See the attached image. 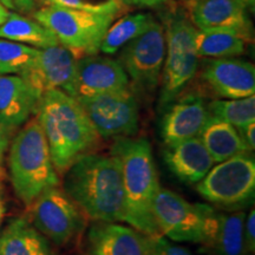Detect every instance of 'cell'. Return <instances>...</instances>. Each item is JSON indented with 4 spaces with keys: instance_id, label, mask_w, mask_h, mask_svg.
<instances>
[{
    "instance_id": "8",
    "label": "cell",
    "mask_w": 255,
    "mask_h": 255,
    "mask_svg": "<svg viewBox=\"0 0 255 255\" xmlns=\"http://www.w3.org/2000/svg\"><path fill=\"white\" fill-rule=\"evenodd\" d=\"M214 210L203 203H190L165 188H159L154 200V216L159 232L176 242L206 244Z\"/></svg>"
},
{
    "instance_id": "19",
    "label": "cell",
    "mask_w": 255,
    "mask_h": 255,
    "mask_svg": "<svg viewBox=\"0 0 255 255\" xmlns=\"http://www.w3.org/2000/svg\"><path fill=\"white\" fill-rule=\"evenodd\" d=\"M163 156L169 170L189 184L200 182L215 163L199 137L167 145Z\"/></svg>"
},
{
    "instance_id": "27",
    "label": "cell",
    "mask_w": 255,
    "mask_h": 255,
    "mask_svg": "<svg viewBox=\"0 0 255 255\" xmlns=\"http://www.w3.org/2000/svg\"><path fill=\"white\" fill-rule=\"evenodd\" d=\"M36 47L0 38V75L20 76L38 55Z\"/></svg>"
},
{
    "instance_id": "20",
    "label": "cell",
    "mask_w": 255,
    "mask_h": 255,
    "mask_svg": "<svg viewBox=\"0 0 255 255\" xmlns=\"http://www.w3.org/2000/svg\"><path fill=\"white\" fill-rule=\"evenodd\" d=\"M246 214L244 212L218 213L214 210L210 219L207 246L212 247L216 255H245L244 226Z\"/></svg>"
},
{
    "instance_id": "36",
    "label": "cell",
    "mask_w": 255,
    "mask_h": 255,
    "mask_svg": "<svg viewBox=\"0 0 255 255\" xmlns=\"http://www.w3.org/2000/svg\"><path fill=\"white\" fill-rule=\"evenodd\" d=\"M1 2H2V4H4L8 9H15L14 0H1Z\"/></svg>"
},
{
    "instance_id": "9",
    "label": "cell",
    "mask_w": 255,
    "mask_h": 255,
    "mask_svg": "<svg viewBox=\"0 0 255 255\" xmlns=\"http://www.w3.org/2000/svg\"><path fill=\"white\" fill-rule=\"evenodd\" d=\"M78 102L102 137L120 138L138 131V104L129 89L78 98Z\"/></svg>"
},
{
    "instance_id": "6",
    "label": "cell",
    "mask_w": 255,
    "mask_h": 255,
    "mask_svg": "<svg viewBox=\"0 0 255 255\" xmlns=\"http://www.w3.org/2000/svg\"><path fill=\"white\" fill-rule=\"evenodd\" d=\"M165 58L162 69L161 101L168 107L195 76L199 66L194 37L196 28L187 17L174 13L165 24Z\"/></svg>"
},
{
    "instance_id": "5",
    "label": "cell",
    "mask_w": 255,
    "mask_h": 255,
    "mask_svg": "<svg viewBox=\"0 0 255 255\" xmlns=\"http://www.w3.org/2000/svg\"><path fill=\"white\" fill-rule=\"evenodd\" d=\"M117 14L85 9L43 6L33 18L55 34L59 45L76 59L100 52L103 38Z\"/></svg>"
},
{
    "instance_id": "17",
    "label": "cell",
    "mask_w": 255,
    "mask_h": 255,
    "mask_svg": "<svg viewBox=\"0 0 255 255\" xmlns=\"http://www.w3.org/2000/svg\"><path fill=\"white\" fill-rule=\"evenodd\" d=\"M209 113L203 98L190 94L180 98L165 113L161 135L167 145L197 137L205 126Z\"/></svg>"
},
{
    "instance_id": "21",
    "label": "cell",
    "mask_w": 255,
    "mask_h": 255,
    "mask_svg": "<svg viewBox=\"0 0 255 255\" xmlns=\"http://www.w3.org/2000/svg\"><path fill=\"white\" fill-rule=\"evenodd\" d=\"M197 137L206 146L215 163H220L242 152H251L237 128L212 115L208 116Z\"/></svg>"
},
{
    "instance_id": "26",
    "label": "cell",
    "mask_w": 255,
    "mask_h": 255,
    "mask_svg": "<svg viewBox=\"0 0 255 255\" xmlns=\"http://www.w3.org/2000/svg\"><path fill=\"white\" fill-rule=\"evenodd\" d=\"M208 113L216 119L238 128L255 122V96L237 100H216L207 105Z\"/></svg>"
},
{
    "instance_id": "34",
    "label": "cell",
    "mask_w": 255,
    "mask_h": 255,
    "mask_svg": "<svg viewBox=\"0 0 255 255\" xmlns=\"http://www.w3.org/2000/svg\"><path fill=\"white\" fill-rule=\"evenodd\" d=\"M168 0H131V4H136L139 6H157L164 4Z\"/></svg>"
},
{
    "instance_id": "14",
    "label": "cell",
    "mask_w": 255,
    "mask_h": 255,
    "mask_svg": "<svg viewBox=\"0 0 255 255\" xmlns=\"http://www.w3.org/2000/svg\"><path fill=\"white\" fill-rule=\"evenodd\" d=\"M245 0H190L189 20L200 31H233L248 39L252 24Z\"/></svg>"
},
{
    "instance_id": "11",
    "label": "cell",
    "mask_w": 255,
    "mask_h": 255,
    "mask_svg": "<svg viewBox=\"0 0 255 255\" xmlns=\"http://www.w3.org/2000/svg\"><path fill=\"white\" fill-rule=\"evenodd\" d=\"M164 58V27L154 20L148 30L124 46L121 64L135 84L145 90H154L161 79Z\"/></svg>"
},
{
    "instance_id": "37",
    "label": "cell",
    "mask_w": 255,
    "mask_h": 255,
    "mask_svg": "<svg viewBox=\"0 0 255 255\" xmlns=\"http://www.w3.org/2000/svg\"><path fill=\"white\" fill-rule=\"evenodd\" d=\"M245 2H246L248 8H251L252 11H254V7H255V0H245Z\"/></svg>"
},
{
    "instance_id": "4",
    "label": "cell",
    "mask_w": 255,
    "mask_h": 255,
    "mask_svg": "<svg viewBox=\"0 0 255 255\" xmlns=\"http://www.w3.org/2000/svg\"><path fill=\"white\" fill-rule=\"evenodd\" d=\"M8 167L15 194L27 206L43 191L58 187V175L37 117L14 137L9 149Z\"/></svg>"
},
{
    "instance_id": "3",
    "label": "cell",
    "mask_w": 255,
    "mask_h": 255,
    "mask_svg": "<svg viewBox=\"0 0 255 255\" xmlns=\"http://www.w3.org/2000/svg\"><path fill=\"white\" fill-rule=\"evenodd\" d=\"M111 155L119 159L123 184V221L149 238L161 237L154 216L159 190L150 143L144 138L120 137Z\"/></svg>"
},
{
    "instance_id": "13",
    "label": "cell",
    "mask_w": 255,
    "mask_h": 255,
    "mask_svg": "<svg viewBox=\"0 0 255 255\" xmlns=\"http://www.w3.org/2000/svg\"><path fill=\"white\" fill-rule=\"evenodd\" d=\"M129 77L121 62L109 57L85 56L76 62L73 97H92L107 92L124 90Z\"/></svg>"
},
{
    "instance_id": "18",
    "label": "cell",
    "mask_w": 255,
    "mask_h": 255,
    "mask_svg": "<svg viewBox=\"0 0 255 255\" xmlns=\"http://www.w3.org/2000/svg\"><path fill=\"white\" fill-rule=\"evenodd\" d=\"M40 96L23 77L0 75V124L7 131L23 126L36 114Z\"/></svg>"
},
{
    "instance_id": "7",
    "label": "cell",
    "mask_w": 255,
    "mask_h": 255,
    "mask_svg": "<svg viewBox=\"0 0 255 255\" xmlns=\"http://www.w3.org/2000/svg\"><path fill=\"white\" fill-rule=\"evenodd\" d=\"M196 189L203 199L226 209L250 205L255 193V162L251 152H242L213 165Z\"/></svg>"
},
{
    "instance_id": "12",
    "label": "cell",
    "mask_w": 255,
    "mask_h": 255,
    "mask_svg": "<svg viewBox=\"0 0 255 255\" xmlns=\"http://www.w3.org/2000/svg\"><path fill=\"white\" fill-rule=\"evenodd\" d=\"M75 56L62 45L38 50V55L20 77L41 96L49 90H62L73 95L76 76Z\"/></svg>"
},
{
    "instance_id": "28",
    "label": "cell",
    "mask_w": 255,
    "mask_h": 255,
    "mask_svg": "<svg viewBox=\"0 0 255 255\" xmlns=\"http://www.w3.org/2000/svg\"><path fill=\"white\" fill-rule=\"evenodd\" d=\"M39 2L43 6L85 9V11L114 14H119L121 9L123 8V4L120 0H104L100 2L90 1V0H39Z\"/></svg>"
},
{
    "instance_id": "25",
    "label": "cell",
    "mask_w": 255,
    "mask_h": 255,
    "mask_svg": "<svg viewBox=\"0 0 255 255\" xmlns=\"http://www.w3.org/2000/svg\"><path fill=\"white\" fill-rule=\"evenodd\" d=\"M154 20L155 18L150 13L126 15L115 24L110 25L102 41L100 51L105 55H114L132 39L141 36L143 32L148 30Z\"/></svg>"
},
{
    "instance_id": "33",
    "label": "cell",
    "mask_w": 255,
    "mask_h": 255,
    "mask_svg": "<svg viewBox=\"0 0 255 255\" xmlns=\"http://www.w3.org/2000/svg\"><path fill=\"white\" fill-rule=\"evenodd\" d=\"M8 146V131L0 124V163L4 159L6 149Z\"/></svg>"
},
{
    "instance_id": "39",
    "label": "cell",
    "mask_w": 255,
    "mask_h": 255,
    "mask_svg": "<svg viewBox=\"0 0 255 255\" xmlns=\"http://www.w3.org/2000/svg\"><path fill=\"white\" fill-rule=\"evenodd\" d=\"M122 4H131V0H120Z\"/></svg>"
},
{
    "instance_id": "35",
    "label": "cell",
    "mask_w": 255,
    "mask_h": 255,
    "mask_svg": "<svg viewBox=\"0 0 255 255\" xmlns=\"http://www.w3.org/2000/svg\"><path fill=\"white\" fill-rule=\"evenodd\" d=\"M9 12L11 11H9V9L6 7L4 4H2L1 0H0V25H1L6 20V19H7Z\"/></svg>"
},
{
    "instance_id": "31",
    "label": "cell",
    "mask_w": 255,
    "mask_h": 255,
    "mask_svg": "<svg viewBox=\"0 0 255 255\" xmlns=\"http://www.w3.org/2000/svg\"><path fill=\"white\" fill-rule=\"evenodd\" d=\"M238 131L240 133L241 138L246 143L250 150L255 149V122L248 123L246 126L238 128Z\"/></svg>"
},
{
    "instance_id": "30",
    "label": "cell",
    "mask_w": 255,
    "mask_h": 255,
    "mask_svg": "<svg viewBox=\"0 0 255 255\" xmlns=\"http://www.w3.org/2000/svg\"><path fill=\"white\" fill-rule=\"evenodd\" d=\"M245 245H246L247 253L254 254L255 252V212L252 209L250 214L245 219L244 226Z\"/></svg>"
},
{
    "instance_id": "16",
    "label": "cell",
    "mask_w": 255,
    "mask_h": 255,
    "mask_svg": "<svg viewBox=\"0 0 255 255\" xmlns=\"http://www.w3.org/2000/svg\"><path fill=\"white\" fill-rule=\"evenodd\" d=\"M90 255H150L151 238L128 226L100 222L88 234Z\"/></svg>"
},
{
    "instance_id": "22",
    "label": "cell",
    "mask_w": 255,
    "mask_h": 255,
    "mask_svg": "<svg viewBox=\"0 0 255 255\" xmlns=\"http://www.w3.org/2000/svg\"><path fill=\"white\" fill-rule=\"evenodd\" d=\"M0 255H52L43 234L25 219H15L0 237Z\"/></svg>"
},
{
    "instance_id": "2",
    "label": "cell",
    "mask_w": 255,
    "mask_h": 255,
    "mask_svg": "<svg viewBox=\"0 0 255 255\" xmlns=\"http://www.w3.org/2000/svg\"><path fill=\"white\" fill-rule=\"evenodd\" d=\"M64 191L89 218L100 222L123 221V184L114 155L84 154L66 170Z\"/></svg>"
},
{
    "instance_id": "23",
    "label": "cell",
    "mask_w": 255,
    "mask_h": 255,
    "mask_svg": "<svg viewBox=\"0 0 255 255\" xmlns=\"http://www.w3.org/2000/svg\"><path fill=\"white\" fill-rule=\"evenodd\" d=\"M0 38L17 41L36 49L59 45L55 34L49 28L36 19L24 17L15 12H9L7 19L0 25Z\"/></svg>"
},
{
    "instance_id": "32",
    "label": "cell",
    "mask_w": 255,
    "mask_h": 255,
    "mask_svg": "<svg viewBox=\"0 0 255 255\" xmlns=\"http://www.w3.org/2000/svg\"><path fill=\"white\" fill-rule=\"evenodd\" d=\"M37 0H14L15 9L23 12V13H31L34 9Z\"/></svg>"
},
{
    "instance_id": "38",
    "label": "cell",
    "mask_w": 255,
    "mask_h": 255,
    "mask_svg": "<svg viewBox=\"0 0 255 255\" xmlns=\"http://www.w3.org/2000/svg\"><path fill=\"white\" fill-rule=\"evenodd\" d=\"M2 215H4V207L1 205V201H0V221H1Z\"/></svg>"
},
{
    "instance_id": "24",
    "label": "cell",
    "mask_w": 255,
    "mask_h": 255,
    "mask_svg": "<svg viewBox=\"0 0 255 255\" xmlns=\"http://www.w3.org/2000/svg\"><path fill=\"white\" fill-rule=\"evenodd\" d=\"M247 38L233 31L196 30L194 43L199 58H227L240 56L246 50Z\"/></svg>"
},
{
    "instance_id": "15",
    "label": "cell",
    "mask_w": 255,
    "mask_h": 255,
    "mask_svg": "<svg viewBox=\"0 0 255 255\" xmlns=\"http://www.w3.org/2000/svg\"><path fill=\"white\" fill-rule=\"evenodd\" d=\"M202 78L215 94L227 100H237L254 96L255 69L247 60L209 58L205 62Z\"/></svg>"
},
{
    "instance_id": "10",
    "label": "cell",
    "mask_w": 255,
    "mask_h": 255,
    "mask_svg": "<svg viewBox=\"0 0 255 255\" xmlns=\"http://www.w3.org/2000/svg\"><path fill=\"white\" fill-rule=\"evenodd\" d=\"M30 206L36 229L58 246L71 241L84 223L79 207L58 187L43 191Z\"/></svg>"
},
{
    "instance_id": "29",
    "label": "cell",
    "mask_w": 255,
    "mask_h": 255,
    "mask_svg": "<svg viewBox=\"0 0 255 255\" xmlns=\"http://www.w3.org/2000/svg\"><path fill=\"white\" fill-rule=\"evenodd\" d=\"M150 255H193L186 248L174 245L165 239V237L151 238V253Z\"/></svg>"
},
{
    "instance_id": "1",
    "label": "cell",
    "mask_w": 255,
    "mask_h": 255,
    "mask_svg": "<svg viewBox=\"0 0 255 255\" xmlns=\"http://www.w3.org/2000/svg\"><path fill=\"white\" fill-rule=\"evenodd\" d=\"M36 114L57 173L65 174L76 159L88 154L100 139L77 98L62 90L44 92Z\"/></svg>"
},
{
    "instance_id": "40",
    "label": "cell",
    "mask_w": 255,
    "mask_h": 255,
    "mask_svg": "<svg viewBox=\"0 0 255 255\" xmlns=\"http://www.w3.org/2000/svg\"><path fill=\"white\" fill-rule=\"evenodd\" d=\"M245 255H254V254H252V253H247V254H245Z\"/></svg>"
}]
</instances>
